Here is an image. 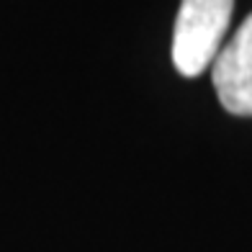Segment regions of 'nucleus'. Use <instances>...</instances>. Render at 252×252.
<instances>
[{"instance_id":"f03ea898","label":"nucleus","mask_w":252,"mask_h":252,"mask_svg":"<svg viewBox=\"0 0 252 252\" xmlns=\"http://www.w3.org/2000/svg\"><path fill=\"white\" fill-rule=\"evenodd\" d=\"M211 80L221 106L234 116H252V13L234 39L219 49L211 64Z\"/></svg>"},{"instance_id":"f257e3e1","label":"nucleus","mask_w":252,"mask_h":252,"mask_svg":"<svg viewBox=\"0 0 252 252\" xmlns=\"http://www.w3.org/2000/svg\"><path fill=\"white\" fill-rule=\"evenodd\" d=\"M234 0H183L175 33H173V62L180 75L196 77L211 67L219 54L221 39L232 21Z\"/></svg>"}]
</instances>
